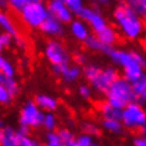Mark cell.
Here are the masks:
<instances>
[{
  "mask_svg": "<svg viewBox=\"0 0 146 146\" xmlns=\"http://www.w3.org/2000/svg\"><path fill=\"white\" fill-rule=\"evenodd\" d=\"M113 20L119 29L123 37L130 41L140 38L145 31V23L127 3H118L111 13Z\"/></svg>",
  "mask_w": 146,
  "mask_h": 146,
  "instance_id": "obj_1",
  "label": "cell"
},
{
  "mask_svg": "<svg viewBox=\"0 0 146 146\" xmlns=\"http://www.w3.org/2000/svg\"><path fill=\"white\" fill-rule=\"evenodd\" d=\"M111 62L123 71V77L130 83L136 82L144 74V68L136 60L134 51H127L123 48H114L109 54Z\"/></svg>",
  "mask_w": 146,
  "mask_h": 146,
  "instance_id": "obj_2",
  "label": "cell"
},
{
  "mask_svg": "<svg viewBox=\"0 0 146 146\" xmlns=\"http://www.w3.org/2000/svg\"><path fill=\"white\" fill-rule=\"evenodd\" d=\"M105 100H108L113 107L123 110L126 105L136 102L133 84L124 77H119L105 93Z\"/></svg>",
  "mask_w": 146,
  "mask_h": 146,
  "instance_id": "obj_3",
  "label": "cell"
},
{
  "mask_svg": "<svg viewBox=\"0 0 146 146\" xmlns=\"http://www.w3.org/2000/svg\"><path fill=\"white\" fill-rule=\"evenodd\" d=\"M48 17V6L41 0H27L26 5L20 13L21 21L31 29H40Z\"/></svg>",
  "mask_w": 146,
  "mask_h": 146,
  "instance_id": "obj_4",
  "label": "cell"
},
{
  "mask_svg": "<svg viewBox=\"0 0 146 146\" xmlns=\"http://www.w3.org/2000/svg\"><path fill=\"white\" fill-rule=\"evenodd\" d=\"M120 121L123 123L124 129L141 130L146 123V109L139 102L130 103L121 110Z\"/></svg>",
  "mask_w": 146,
  "mask_h": 146,
  "instance_id": "obj_5",
  "label": "cell"
},
{
  "mask_svg": "<svg viewBox=\"0 0 146 146\" xmlns=\"http://www.w3.org/2000/svg\"><path fill=\"white\" fill-rule=\"evenodd\" d=\"M45 114L46 113L38 108L35 100H26L19 111V124L29 129H37L42 126Z\"/></svg>",
  "mask_w": 146,
  "mask_h": 146,
  "instance_id": "obj_6",
  "label": "cell"
},
{
  "mask_svg": "<svg viewBox=\"0 0 146 146\" xmlns=\"http://www.w3.org/2000/svg\"><path fill=\"white\" fill-rule=\"evenodd\" d=\"M43 54H45L46 60L52 64V67L69 64V61H71L69 51L60 40L52 38L50 41H47L45 48H43Z\"/></svg>",
  "mask_w": 146,
  "mask_h": 146,
  "instance_id": "obj_7",
  "label": "cell"
},
{
  "mask_svg": "<svg viewBox=\"0 0 146 146\" xmlns=\"http://www.w3.org/2000/svg\"><path fill=\"white\" fill-rule=\"evenodd\" d=\"M76 17L86 21L96 35L102 32L105 27L109 26L107 19L102 15V13L99 11V10L93 9V8H90V6H84Z\"/></svg>",
  "mask_w": 146,
  "mask_h": 146,
  "instance_id": "obj_8",
  "label": "cell"
},
{
  "mask_svg": "<svg viewBox=\"0 0 146 146\" xmlns=\"http://www.w3.org/2000/svg\"><path fill=\"white\" fill-rule=\"evenodd\" d=\"M119 78V72L118 69L113 66H108L105 68H102L100 73L98 74V77L90 83L92 88L97 92H99L102 94H105L109 90V88L111 87V84L114 83L116 79Z\"/></svg>",
  "mask_w": 146,
  "mask_h": 146,
  "instance_id": "obj_9",
  "label": "cell"
},
{
  "mask_svg": "<svg viewBox=\"0 0 146 146\" xmlns=\"http://www.w3.org/2000/svg\"><path fill=\"white\" fill-rule=\"evenodd\" d=\"M47 6H48L50 16L61 21L63 25L71 24L74 20V15L66 4V0H51L47 3Z\"/></svg>",
  "mask_w": 146,
  "mask_h": 146,
  "instance_id": "obj_10",
  "label": "cell"
},
{
  "mask_svg": "<svg viewBox=\"0 0 146 146\" xmlns=\"http://www.w3.org/2000/svg\"><path fill=\"white\" fill-rule=\"evenodd\" d=\"M52 71L66 84H71V83L77 82L79 77H81V74H83V69H81V67L77 64L54 66V67H52Z\"/></svg>",
  "mask_w": 146,
  "mask_h": 146,
  "instance_id": "obj_11",
  "label": "cell"
},
{
  "mask_svg": "<svg viewBox=\"0 0 146 146\" xmlns=\"http://www.w3.org/2000/svg\"><path fill=\"white\" fill-rule=\"evenodd\" d=\"M40 31H41L42 34L51 36V37H53L54 40H57L64 35L66 29H64V25L62 24L61 21H58L54 19V17L50 16L48 19L41 25Z\"/></svg>",
  "mask_w": 146,
  "mask_h": 146,
  "instance_id": "obj_12",
  "label": "cell"
},
{
  "mask_svg": "<svg viewBox=\"0 0 146 146\" xmlns=\"http://www.w3.org/2000/svg\"><path fill=\"white\" fill-rule=\"evenodd\" d=\"M69 32L77 41L81 42H86L90 37L89 25L78 17H74V20L69 24Z\"/></svg>",
  "mask_w": 146,
  "mask_h": 146,
  "instance_id": "obj_13",
  "label": "cell"
},
{
  "mask_svg": "<svg viewBox=\"0 0 146 146\" xmlns=\"http://www.w3.org/2000/svg\"><path fill=\"white\" fill-rule=\"evenodd\" d=\"M35 103L38 105V108L45 113H53L57 110L58 108V100L54 97L50 96V94L40 93L35 97Z\"/></svg>",
  "mask_w": 146,
  "mask_h": 146,
  "instance_id": "obj_14",
  "label": "cell"
},
{
  "mask_svg": "<svg viewBox=\"0 0 146 146\" xmlns=\"http://www.w3.org/2000/svg\"><path fill=\"white\" fill-rule=\"evenodd\" d=\"M0 26L3 29V32H5V34L10 35L11 37L14 38H19V27H17L16 23L13 20V17L9 15L8 13L5 11H1L0 13Z\"/></svg>",
  "mask_w": 146,
  "mask_h": 146,
  "instance_id": "obj_15",
  "label": "cell"
},
{
  "mask_svg": "<svg viewBox=\"0 0 146 146\" xmlns=\"http://www.w3.org/2000/svg\"><path fill=\"white\" fill-rule=\"evenodd\" d=\"M0 146H20L19 145V135L16 129L13 126L5 125L0 131Z\"/></svg>",
  "mask_w": 146,
  "mask_h": 146,
  "instance_id": "obj_16",
  "label": "cell"
},
{
  "mask_svg": "<svg viewBox=\"0 0 146 146\" xmlns=\"http://www.w3.org/2000/svg\"><path fill=\"white\" fill-rule=\"evenodd\" d=\"M98 109H99L100 115L103 116V119H116L120 120L121 118V110L109 103L108 100H103L100 102L99 105H98Z\"/></svg>",
  "mask_w": 146,
  "mask_h": 146,
  "instance_id": "obj_17",
  "label": "cell"
},
{
  "mask_svg": "<svg viewBox=\"0 0 146 146\" xmlns=\"http://www.w3.org/2000/svg\"><path fill=\"white\" fill-rule=\"evenodd\" d=\"M96 36L100 40L102 43H104L105 46H109V47H113L118 42V32H116L115 29L110 26V25H109L108 27H105L102 32L97 34Z\"/></svg>",
  "mask_w": 146,
  "mask_h": 146,
  "instance_id": "obj_18",
  "label": "cell"
},
{
  "mask_svg": "<svg viewBox=\"0 0 146 146\" xmlns=\"http://www.w3.org/2000/svg\"><path fill=\"white\" fill-rule=\"evenodd\" d=\"M84 43H86V46L88 47L89 50L97 51V52H100V53H104V54H107V56H109V54L111 53V51L114 50L113 47L105 46L104 43H102L100 40L98 38L96 35H90V37Z\"/></svg>",
  "mask_w": 146,
  "mask_h": 146,
  "instance_id": "obj_19",
  "label": "cell"
},
{
  "mask_svg": "<svg viewBox=\"0 0 146 146\" xmlns=\"http://www.w3.org/2000/svg\"><path fill=\"white\" fill-rule=\"evenodd\" d=\"M133 84V89L136 97V102L139 103H145L146 102V73L141 76L136 82L131 83Z\"/></svg>",
  "mask_w": 146,
  "mask_h": 146,
  "instance_id": "obj_20",
  "label": "cell"
},
{
  "mask_svg": "<svg viewBox=\"0 0 146 146\" xmlns=\"http://www.w3.org/2000/svg\"><path fill=\"white\" fill-rule=\"evenodd\" d=\"M100 125L105 131H108L110 134H115V135L121 134L124 130L123 123L116 119H103Z\"/></svg>",
  "mask_w": 146,
  "mask_h": 146,
  "instance_id": "obj_21",
  "label": "cell"
},
{
  "mask_svg": "<svg viewBox=\"0 0 146 146\" xmlns=\"http://www.w3.org/2000/svg\"><path fill=\"white\" fill-rule=\"evenodd\" d=\"M0 87H4L11 96L15 98L19 93V83L15 78L11 77H5V76L0 74Z\"/></svg>",
  "mask_w": 146,
  "mask_h": 146,
  "instance_id": "obj_22",
  "label": "cell"
},
{
  "mask_svg": "<svg viewBox=\"0 0 146 146\" xmlns=\"http://www.w3.org/2000/svg\"><path fill=\"white\" fill-rule=\"evenodd\" d=\"M100 71H102V67H99V64L89 63V64L84 66V68H83V76H84V78L89 83H92L94 79L98 77Z\"/></svg>",
  "mask_w": 146,
  "mask_h": 146,
  "instance_id": "obj_23",
  "label": "cell"
},
{
  "mask_svg": "<svg viewBox=\"0 0 146 146\" xmlns=\"http://www.w3.org/2000/svg\"><path fill=\"white\" fill-rule=\"evenodd\" d=\"M0 72L5 77L14 78V76H15V67L11 63V61L9 58H6L5 56L0 57Z\"/></svg>",
  "mask_w": 146,
  "mask_h": 146,
  "instance_id": "obj_24",
  "label": "cell"
},
{
  "mask_svg": "<svg viewBox=\"0 0 146 146\" xmlns=\"http://www.w3.org/2000/svg\"><path fill=\"white\" fill-rule=\"evenodd\" d=\"M57 133H58V135H60L61 142L64 146H68V145L73 144V142L76 141V139H77V137H76V135L73 134L72 131L68 129V127H61Z\"/></svg>",
  "mask_w": 146,
  "mask_h": 146,
  "instance_id": "obj_25",
  "label": "cell"
},
{
  "mask_svg": "<svg viewBox=\"0 0 146 146\" xmlns=\"http://www.w3.org/2000/svg\"><path fill=\"white\" fill-rule=\"evenodd\" d=\"M68 146H99V145L94 141L93 136H89V135L82 133L81 135L77 136V139H76V141L73 142V144L68 145Z\"/></svg>",
  "mask_w": 146,
  "mask_h": 146,
  "instance_id": "obj_26",
  "label": "cell"
},
{
  "mask_svg": "<svg viewBox=\"0 0 146 146\" xmlns=\"http://www.w3.org/2000/svg\"><path fill=\"white\" fill-rule=\"evenodd\" d=\"M129 4L133 6L134 10L139 14V16L146 25V0H131L129 1Z\"/></svg>",
  "mask_w": 146,
  "mask_h": 146,
  "instance_id": "obj_27",
  "label": "cell"
},
{
  "mask_svg": "<svg viewBox=\"0 0 146 146\" xmlns=\"http://www.w3.org/2000/svg\"><path fill=\"white\" fill-rule=\"evenodd\" d=\"M42 127H45V130L47 133L50 131H56L57 127V118L53 113H46L45 114V119H43V124Z\"/></svg>",
  "mask_w": 146,
  "mask_h": 146,
  "instance_id": "obj_28",
  "label": "cell"
},
{
  "mask_svg": "<svg viewBox=\"0 0 146 146\" xmlns=\"http://www.w3.org/2000/svg\"><path fill=\"white\" fill-rule=\"evenodd\" d=\"M82 130L83 134H87L89 136H98L99 135V127L92 121H84L82 123Z\"/></svg>",
  "mask_w": 146,
  "mask_h": 146,
  "instance_id": "obj_29",
  "label": "cell"
},
{
  "mask_svg": "<svg viewBox=\"0 0 146 146\" xmlns=\"http://www.w3.org/2000/svg\"><path fill=\"white\" fill-rule=\"evenodd\" d=\"M66 4H67V6L69 9H71V11L73 13V15L77 16L79 11L84 8V3L81 1V0H66Z\"/></svg>",
  "mask_w": 146,
  "mask_h": 146,
  "instance_id": "obj_30",
  "label": "cell"
},
{
  "mask_svg": "<svg viewBox=\"0 0 146 146\" xmlns=\"http://www.w3.org/2000/svg\"><path fill=\"white\" fill-rule=\"evenodd\" d=\"M78 94L81 96V98L83 99H89L92 97V93H93V88L90 84H87V83H82V84L78 86Z\"/></svg>",
  "mask_w": 146,
  "mask_h": 146,
  "instance_id": "obj_31",
  "label": "cell"
},
{
  "mask_svg": "<svg viewBox=\"0 0 146 146\" xmlns=\"http://www.w3.org/2000/svg\"><path fill=\"white\" fill-rule=\"evenodd\" d=\"M19 145L20 146H45L36 139L31 136H19Z\"/></svg>",
  "mask_w": 146,
  "mask_h": 146,
  "instance_id": "obj_32",
  "label": "cell"
},
{
  "mask_svg": "<svg viewBox=\"0 0 146 146\" xmlns=\"http://www.w3.org/2000/svg\"><path fill=\"white\" fill-rule=\"evenodd\" d=\"M27 0H10L9 1V8L15 13H21V10L24 9V6L26 5Z\"/></svg>",
  "mask_w": 146,
  "mask_h": 146,
  "instance_id": "obj_33",
  "label": "cell"
},
{
  "mask_svg": "<svg viewBox=\"0 0 146 146\" xmlns=\"http://www.w3.org/2000/svg\"><path fill=\"white\" fill-rule=\"evenodd\" d=\"M13 99H14V97L11 94H10L4 87H0V103L3 105H8L11 103Z\"/></svg>",
  "mask_w": 146,
  "mask_h": 146,
  "instance_id": "obj_34",
  "label": "cell"
},
{
  "mask_svg": "<svg viewBox=\"0 0 146 146\" xmlns=\"http://www.w3.org/2000/svg\"><path fill=\"white\" fill-rule=\"evenodd\" d=\"M13 41H14V37H11V36L8 34H5V32H3V34L0 35V47H1V50L9 48V47L13 45Z\"/></svg>",
  "mask_w": 146,
  "mask_h": 146,
  "instance_id": "obj_35",
  "label": "cell"
},
{
  "mask_svg": "<svg viewBox=\"0 0 146 146\" xmlns=\"http://www.w3.org/2000/svg\"><path fill=\"white\" fill-rule=\"evenodd\" d=\"M74 61H76V64L77 66H82V64L87 66V56L82 52H78L74 54Z\"/></svg>",
  "mask_w": 146,
  "mask_h": 146,
  "instance_id": "obj_36",
  "label": "cell"
},
{
  "mask_svg": "<svg viewBox=\"0 0 146 146\" xmlns=\"http://www.w3.org/2000/svg\"><path fill=\"white\" fill-rule=\"evenodd\" d=\"M134 146H146V136L145 135H137L133 139Z\"/></svg>",
  "mask_w": 146,
  "mask_h": 146,
  "instance_id": "obj_37",
  "label": "cell"
},
{
  "mask_svg": "<svg viewBox=\"0 0 146 146\" xmlns=\"http://www.w3.org/2000/svg\"><path fill=\"white\" fill-rule=\"evenodd\" d=\"M46 141L53 142V141H61L60 135H58L57 131H50V133L46 134Z\"/></svg>",
  "mask_w": 146,
  "mask_h": 146,
  "instance_id": "obj_38",
  "label": "cell"
},
{
  "mask_svg": "<svg viewBox=\"0 0 146 146\" xmlns=\"http://www.w3.org/2000/svg\"><path fill=\"white\" fill-rule=\"evenodd\" d=\"M30 130L27 126H23V125H19V127L16 129V133L19 136H29L30 135Z\"/></svg>",
  "mask_w": 146,
  "mask_h": 146,
  "instance_id": "obj_39",
  "label": "cell"
},
{
  "mask_svg": "<svg viewBox=\"0 0 146 146\" xmlns=\"http://www.w3.org/2000/svg\"><path fill=\"white\" fill-rule=\"evenodd\" d=\"M15 42H16V46L19 47V48H21V50H25V48L27 47V41H26L25 38H23V37L16 38Z\"/></svg>",
  "mask_w": 146,
  "mask_h": 146,
  "instance_id": "obj_40",
  "label": "cell"
},
{
  "mask_svg": "<svg viewBox=\"0 0 146 146\" xmlns=\"http://www.w3.org/2000/svg\"><path fill=\"white\" fill-rule=\"evenodd\" d=\"M45 146H64L61 141H53V142H50V141H46Z\"/></svg>",
  "mask_w": 146,
  "mask_h": 146,
  "instance_id": "obj_41",
  "label": "cell"
},
{
  "mask_svg": "<svg viewBox=\"0 0 146 146\" xmlns=\"http://www.w3.org/2000/svg\"><path fill=\"white\" fill-rule=\"evenodd\" d=\"M142 47H144V50L146 52V35L144 36V38H142Z\"/></svg>",
  "mask_w": 146,
  "mask_h": 146,
  "instance_id": "obj_42",
  "label": "cell"
},
{
  "mask_svg": "<svg viewBox=\"0 0 146 146\" xmlns=\"http://www.w3.org/2000/svg\"><path fill=\"white\" fill-rule=\"evenodd\" d=\"M141 133H142V135H146V123H145L144 127H142V129H141Z\"/></svg>",
  "mask_w": 146,
  "mask_h": 146,
  "instance_id": "obj_43",
  "label": "cell"
},
{
  "mask_svg": "<svg viewBox=\"0 0 146 146\" xmlns=\"http://www.w3.org/2000/svg\"><path fill=\"white\" fill-rule=\"evenodd\" d=\"M145 136H146V135H145Z\"/></svg>",
  "mask_w": 146,
  "mask_h": 146,
  "instance_id": "obj_44",
  "label": "cell"
}]
</instances>
